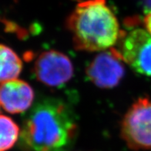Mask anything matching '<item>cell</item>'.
Returning a JSON list of instances; mask_svg holds the SVG:
<instances>
[{"label":"cell","mask_w":151,"mask_h":151,"mask_svg":"<svg viewBox=\"0 0 151 151\" xmlns=\"http://www.w3.org/2000/svg\"><path fill=\"white\" fill-rule=\"evenodd\" d=\"M77 124L71 108L52 97L40 99L30 109L20 134L32 151H66L76 137Z\"/></svg>","instance_id":"6da1fadb"},{"label":"cell","mask_w":151,"mask_h":151,"mask_svg":"<svg viewBox=\"0 0 151 151\" xmlns=\"http://www.w3.org/2000/svg\"><path fill=\"white\" fill-rule=\"evenodd\" d=\"M76 50L103 51L113 47L123 32L115 14L106 0H85L79 2L66 20Z\"/></svg>","instance_id":"7a4b0ae2"},{"label":"cell","mask_w":151,"mask_h":151,"mask_svg":"<svg viewBox=\"0 0 151 151\" xmlns=\"http://www.w3.org/2000/svg\"><path fill=\"white\" fill-rule=\"evenodd\" d=\"M121 136L131 149H151V99L139 98L128 109L121 123Z\"/></svg>","instance_id":"3957f363"},{"label":"cell","mask_w":151,"mask_h":151,"mask_svg":"<svg viewBox=\"0 0 151 151\" xmlns=\"http://www.w3.org/2000/svg\"><path fill=\"white\" fill-rule=\"evenodd\" d=\"M116 49L124 63L137 73L151 76V33L147 29H134L123 33Z\"/></svg>","instance_id":"277c9868"},{"label":"cell","mask_w":151,"mask_h":151,"mask_svg":"<svg viewBox=\"0 0 151 151\" xmlns=\"http://www.w3.org/2000/svg\"><path fill=\"white\" fill-rule=\"evenodd\" d=\"M34 74L42 83L59 87L70 81L73 75V66L65 54L55 50L42 52L34 63Z\"/></svg>","instance_id":"5b68a950"},{"label":"cell","mask_w":151,"mask_h":151,"mask_svg":"<svg viewBox=\"0 0 151 151\" xmlns=\"http://www.w3.org/2000/svg\"><path fill=\"white\" fill-rule=\"evenodd\" d=\"M124 62L115 48L99 53L86 69L89 80L102 89H111L119 84L125 74Z\"/></svg>","instance_id":"8992f818"},{"label":"cell","mask_w":151,"mask_h":151,"mask_svg":"<svg viewBox=\"0 0 151 151\" xmlns=\"http://www.w3.org/2000/svg\"><path fill=\"white\" fill-rule=\"evenodd\" d=\"M33 100V90L23 80L15 79L0 85V106L8 113H23L32 106Z\"/></svg>","instance_id":"52a82bcc"},{"label":"cell","mask_w":151,"mask_h":151,"mask_svg":"<svg viewBox=\"0 0 151 151\" xmlns=\"http://www.w3.org/2000/svg\"><path fill=\"white\" fill-rule=\"evenodd\" d=\"M22 60L16 52L5 45H0V83L15 80L22 72Z\"/></svg>","instance_id":"ba28073f"},{"label":"cell","mask_w":151,"mask_h":151,"mask_svg":"<svg viewBox=\"0 0 151 151\" xmlns=\"http://www.w3.org/2000/svg\"><path fill=\"white\" fill-rule=\"evenodd\" d=\"M19 135L18 125L11 118L0 115V151L11 149Z\"/></svg>","instance_id":"9c48e42d"},{"label":"cell","mask_w":151,"mask_h":151,"mask_svg":"<svg viewBox=\"0 0 151 151\" xmlns=\"http://www.w3.org/2000/svg\"><path fill=\"white\" fill-rule=\"evenodd\" d=\"M141 6L146 16L151 13V0H141Z\"/></svg>","instance_id":"30bf717a"},{"label":"cell","mask_w":151,"mask_h":151,"mask_svg":"<svg viewBox=\"0 0 151 151\" xmlns=\"http://www.w3.org/2000/svg\"><path fill=\"white\" fill-rule=\"evenodd\" d=\"M144 25H145L146 29L151 33V13L147 15L144 18Z\"/></svg>","instance_id":"8fae6325"}]
</instances>
